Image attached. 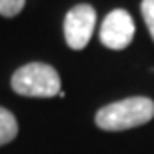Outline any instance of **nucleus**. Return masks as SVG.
Wrapping results in <instances>:
<instances>
[{"label": "nucleus", "instance_id": "f257e3e1", "mask_svg": "<svg viewBox=\"0 0 154 154\" xmlns=\"http://www.w3.org/2000/svg\"><path fill=\"white\" fill-rule=\"evenodd\" d=\"M154 118V100L146 96H130L118 102L106 104L96 112L94 122L106 132H120L136 128Z\"/></svg>", "mask_w": 154, "mask_h": 154}, {"label": "nucleus", "instance_id": "7ed1b4c3", "mask_svg": "<svg viewBox=\"0 0 154 154\" xmlns=\"http://www.w3.org/2000/svg\"><path fill=\"white\" fill-rule=\"evenodd\" d=\"M96 10L90 4H76L64 18V40L72 50H82L94 32Z\"/></svg>", "mask_w": 154, "mask_h": 154}, {"label": "nucleus", "instance_id": "39448f33", "mask_svg": "<svg viewBox=\"0 0 154 154\" xmlns=\"http://www.w3.org/2000/svg\"><path fill=\"white\" fill-rule=\"evenodd\" d=\"M18 134V122L10 110L0 106V146L12 142Z\"/></svg>", "mask_w": 154, "mask_h": 154}, {"label": "nucleus", "instance_id": "0eeeda50", "mask_svg": "<svg viewBox=\"0 0 154 154\" xmlns=\"http://www.w3.org/2000/svg\"><path fill=\"white\" fill-rule=\"evenodd\" d=\"M140 10H142V18L146 22V28H148L150 36L154 40V0H142Z\"/></svg>", "mask_w": 154, "mask_h": 154}, {"label": "nucleus", "instance_id": "f03ea898", "mask_svg": "<svg viewBox=\"0 0 154 154\" xmlns=\"http://www.w3.org/2000/svg\"><path fill=\"white\" fill-rule=\"evenodd\" d=\"M12 90L20 96L52 98L60 94V74L54 66L44 62L24 64L12 74Z\"/></svg>", "mask_w": 154, "mask_h": 154}, {"label": "nucleus", "instance_id": "423d86ee", "mask_svg": "<svg viewBox=\"0 0 154 154\" xmlns=\"http://www.w3.org/2000/svg\"><path fill=\"white\" fill-rule=\"evenodd\" d=\"M24 4H26V0H0V14L6 18H12L20 14Z\"/></svg>", "mask_w": 154, "mask_h": 154}, {"label": "nucleus", "instance_id": "20e7f679", "mask_svg": "<svg viewBox=\"0 0 154 154\" xmlns=\"http://www.w3.org/2000/svg\"><path fill=\"white\" fill-rule=\"evenodd\" d=\"M134 38V20L126 10L116 8L106 14L100 26V42L112 50H124Z\"/></svg>", "mask_w": 154, "mask_h": 154}]
</instances>
